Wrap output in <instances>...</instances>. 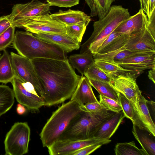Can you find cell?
I'll use <instances>...</instances> for the list:
<instances>
[{"instance_id": "cell-1", "label": "cell", "mask_w": 155, "mask_h": 155, "mask_svg": "<svg viewBox=\"0 0 155 155\" xmlns=\"http://www.w3.org/2000/svg\"><path fill=\"white\" fill-rule=\"evenodd\" d=\"M31 61L43 89L45 106L58 104L71 98L81 77L68 59L38 58Z\"/></svg>"}, {"instance_id": "cell-2", "label": "cell", "mask_w": 155, "mask_h": 155, "mask_svg": "<svg viewBox=\"0 0 155 155\" xmlns=\"http://www.w3.org/2000/svg\"><path fill=\"white\" fill-rule=\"evenodd\" d=\"M12 45L19 55L31 60L38 58L63 60L68 59L65 52L59 46L27 31H17Z\"/></svg>"}, {"instance_id": "cell-3", "label": "cell", "mask_w": 155, "mask_h": 155, "mask_svg": "<svg viewBox=\"0 0 155 155\" xmlns=\"http://www.w3.org/2000/svg\"><path fill=\"white\" fill-rule=\"evenodd\" d=\"M82 110L74 100H70L59 107L53 112L40 133L43 146L48 148L58 140L72 120Z\"/></svg>"}, {"instance_id": "cell-4", "label": "cell", "mask_w": 155, "mask_h": 155, "mask_svg": "<svg viewBox=\"0 0 155 155\" xmlns=\"http://www.w3.org/2000/svg\"><path fill=\"white\" fill-rule=\"evenodd\" d=\"M130 16L128 9L120 5L111 6L103 18L94 22L93 31L89 38L81 45L80 53H95L106 38L122 21Z\"/></svg>"}, {"instance_id": "cell-5", "label": "cell", "mask_w": 155, "mask_h": 155, "mask_svg": "<svg viewBox=\"0 0 155 155\" xmlns=\"http://www.w3.org/2000/svg\"><path fill=\"white\" fill-rule=\"evenodd\" d=\"M115 113L105 109L94 112L83 110L72 120L58 140H83L94 137L102 124Z\"/></svg>"}, {"instance_id": "cell-6", "label": "cell", "mask_w": 155, "mask_h": 155, "mask_svg": "<svg viewBox=\"0 0 155 155\" xmlns=\"http://www.w3.org/2000/svg\"><path fill=\"white\" fill-rule=\"evenodd\" d=\"M30 136V129L27 122L15 123L6 135L5 154L22 155L27 153Z\"/></svg>"}, {"instance_id": "cell-7", "label": "cell", "mask_w": 155, "mask_h": 155, "mask_svg": "<svg viewBox=\"0 0 155 155\" xmlns=\"http://www.w3.org/2000/svg\"><path fill=\"white\" fill-rule=\"evenodd\" d=\"M50 5L38 0H32L28 3L14 5L8 18L12 25L23 27L31 19L38 16L49 13Z\"/></svg>"}, {"instance_id": "cell-8", "label": "cell", "mask_w": 155, "mask_h": 155, "mask_svg": "<svg viewBox=\"0 0 155 155\" xmlns=\"http://www.w3.org/2000/svg\"><path fill=\"white\" fill-rule=\"evenodd\" d=\"M10 55L15 75L25 82L31 83L43 99V89L31 60L12 52Z\"/></svg>"}, {"instance_id": "cell-9", "label": "cell", "mask_w": 155, "mask_h": 155, "mask_svg": "<svg viewBox=\"0 0 155 155\" xmlns=\"http://www.w3.org/2000/svg\"><path fill=\"white\" fill-rule=\"evenodd\" d=\"M22 28L34 34H66V25L52 18L49 13L32 18Z\"/></svg>"}, {"instance_id": "cell-10", "label": "cell", "mask_w": 155, "mask_h": 155, "mask_svg": "<svg viewBox=\"0 0 155 155\" xmlns=\"http://www.w3.org/2000/svg\"><path fill=\"white\" fill-rule=\"evenodd\" d=\"M137 77L134 74L126 72L113 78L112 83L110 84L127 98L133 106L142 95L136 82Z\"/></svg>"}, {"instance_id": "cell-11", "label": "cell", "mask_w": 155, "mask_h": 155, "mask_svg": "<svg viewBox=\"0 0 155 155\" xmlns=\"http://www.w3.org/2000/svg\"><path fill=\"white\" fill-rule=\"evenodd\" d=\"M22 81L15 75L11 82L15 97L17 101L24 106L31 112L34 113L45 106L43 99L39 95L27 90L22 84Z\"/></svg>"}, {"instance_id": "cell-12", "label": "cell", "mask_w": 155, "mask_h": 155, "mask_svg": "<svg viewBox=\"0 0 155 155\" xmlns=\"http://www.w3.org/2000/svg\"><path fill=\"white\" fill-rule=\"evenodd\" d=\"M116 63L138 77L145 70L155 68V53H137Z\"/></svg>"}, {"instance_id": "cell-13", "label": "cell", "mask_w": 155, "mask_h": 155, "mask_svg": "<svg viewBox=\"0 0 155 155\" xmlns=\"http://www.w3.org/2000/svg\"><path fill=\"white\" fill-rule=\"evenodd\" d=\"M126 46L136 53H155V38L145 27L131 33Z\"/></svg>"}, {"instance_id": "cell-14", "label": "cell", "mask_w": 155, "mask_h": 155, "mask_svg": "<svg viewBox=\"0 0 155 155\" xmlns=\"http://www.w3.org/2000/svg\"><path fill=\"white\" fill-rule=\"evenodd\" d=\"M106 140L94 137L83 140H58L48 148V152L50 155H71L80 149Z\"/></svg>"}, {"instance_id": "cell-15", "label": "cell", "mask_w": 155, "mask_h": 155, "mask_svg": "<svg viewBox=\"0 0 155 155\" xmlns=\"http://www.w3.org/2000/svg\"><path fill=\"white\" fill-rule=\"evenodd\" d=\"M148 101L141 96L133 106L134 114L131 121L140 129L146 130L155 137V125L148 107Z\"/></svg>"}, {"instance_id": "cell-16", "label": "cell", "mask_w": 155, "mask_h": 155, "mask_svg": "<svg viewBox=\"0 0 155 155\" xmlns=\"http://www.w3.org/2000/svg\"><path fill=\"white\" fill-rule=\"evenodd\" d=\"M130 35L121 34L103 49L92 54L94 60L113 62L114 56L126 49V45Z\"/></svg>"}, {"instance_id": "cell-17", "label": "cell", "mask_w": 155, "mask_h": 155, "mask_svg": "<svg viewBox=\"0 0 155 155\" xmlns=\"http://www.w3.org/2000/svg\"><path fill=\"white\" fill-rule=\"evenodd\" d=\"M148 18L140 8L136 14L121 22L114 31L122 34H129L146 27Z\"/></svg>"}, {"instance_id": "cell-18", "label": "cell", "mask_w": 155, "mask_h": 155, "mask_svg": "<svg viewBox=\"0 0 155 155\" xmlns=\"http://www.w3.org/2000/svg\"><path fill=\"white\" fill-rule=\"evenodd\" d=\"M91 86L88 78L85 76H81L70 100L75 101L81 106L88 103L99 102Z\"/></svg>"}, {"instance_id": "cell-19", "label": "cell", "mask_w": 155, "mask_h": 155, "mask_svg": "<svg viewBox=\"0 0 155 155\" xmlns=\"http://www.w3.org/2000/svg\"><path fill=\"white\" fill-rule=\"evenodd\" d=\"M52 18L65 25L83 24L88 25L91 21V16L79 10L69 9L60 10L50 15Z\"/></svg>"}, {"instance_id": "cell-20", "label": "cell", "mask_w": 155, "mask_h": 155, "mask_svg": "<svg viewBox=\"0 0 155 155\" xmlns=\"http://www.w3.org/2000/svg\"><path fill=\"white\" fill-rule=\"evenodd\" d=\"M34 35L45 41L58 46L65 53L77 50L80 47V43L72 39L66 34L62 35L38 33L34 34Z\"/></svg>"}, {"instance_id": "cell-21", "label": "cell", "mask_w": 155, "mask_h": 155, "mask_svg": "<svg viewBox=\"0 0 155 155\" xmlns=\"http://www.w3.org/2000/svg\"><path fill=\"white\" fill-rule=\"evenodd\" d=\"M125 117L122 110L115 112L102 124L94 137L102 139H110Z\"/></svg>"}, {"instance_id": "cell-22", "label": "cell", "mask_w": 155, "mask_h": 155, "mask_svg": "<svg viewBox=\"0 0 155 155\" xmlns=\"http://www.w3.org/2000/svg\"><path fill=\"white\" fill-rule=\"evenodd\" d=\"M132 132L146 155H155V136L133 124Z\"/></svg>"}, {"instance_id": "cell-23", "label": "cell", "mask_w": 155, "mask_h": 155, "mask_svg": "<svg viewBox=\"0 0 155 155\" xmlns=\"http://www.w3.org/2000/svg\"><path fill=\"white\" fill-rule=\"evenodd\" d=\"M68 59L73 68L76 69L82 76L94 61L93 54L90 52L71 55Z\"/></svg>"}, {"instance_id": "cell-24", "label": "cell", "mask_w": 155, "mask_h": 155, "mask_svg": "<svg viewBox=\"0 0 155 155\" xmlns=\"http://www.w3.org/2000/svg\"><path fill=\"white\" fill-rule=\"evenodd\" d=\"M10 55L5 50L0 58V83H11L15 77Z\"/></svg>"}, {"instance_id": "cell-25", "label": "cell", "mask_w": 155, "mask_h": 155, "mask_svg": "<svg viewBox=\"0 0 155 155\" xmlns=\"http://www.w3.org/2000/svg\"><path fill=\"white\" fill-rule=\"evenodd\" d=\"M115 0H85L89 7L90 16H97L99 19L104 17L108 13L112 3Z\"/></svg>"}, {"instance_id": "cell-26", "label": "cell", "mask_w": 155, "mask_h": 155, "mask_svg": "<svg viewBox=\"0 0 155 155\" xmlns=\"http://www.w3.org/2000/svg\"><path fill=\"white\" fill-rule=\"evenodd\" d=\"M14 102L13 90L8 86L0 85V117L11 108Z\"/></svg>"}, {"instance_id": "cell-27", "label": "cell", "mask_w": 155, "mask_h": 155, "mask_svg": "<svg viewBox=\"0 0 155 155\" xmlns=\"http://www.w3.org/2000/svg\"><path fill=\"white\" fill-rule=\"evenodd\" d=\"M89 79L91 85L96 89L100 95L119 102V92L109 83L101 81Z\"/></svg>"}, {"instance_id": "cell-28", "label": "cell", "mask_w": 155, "mask_h": 155, "mask_svg": "<svg viewBox=\"0 0 155 155\" xmlns=\"http://www.w3.org/2000/svg\"><path fill=\"white\" fill-rule=\"evenodd\" d=\"M94 64L102 71L112 78L126 72L130 71L125 69L118 64L101 60H94Z\"/></svg>"}, {"instance_id": "cell-29", "label": "cell", "mask_w": 155, "mask_h": 155, "mask_svg": "<svg viewBox=\"0 0 155 155\" xmlns=\"http://www.w3.org/2000/svg\"><path fill=\"white\" fill-rule=\"evenodd\" d=\"M114 150L116 155H146L142 149H140L136 146L134 141L118 143Z\"/></svg>"}, {"instance_id": "cell-30", "label": "cell", "mask_w": 155, "mask_h": 155, "mask_svg": "<svg viewBox=\"0 0 155 155\" xmlns=\"http://www.w3.org/2000/svg\"><path fill=\"white\" fill-rule=\"evenodd\" d=\"M84 75L89 79L105 81L111 84L113 78L107 75L94 63L85 72Z\"/></svg>"}, {"instance_id": "cell-31", "label": "cell", "mask_w": 155, "mask_h": 155, "mask_svg": "<svg viewBox=\"0 0 155 155\" xmlns=\"http://www.w3.org/2000/svg\"><path fill=\"white\" fill-rule=\"evenodd\" d=\"M87 26L83 24L66 25V34L74 40L81 43Z\"/></svg>"}, {"instance_id": "cell-32", "label": "cell", "mask_w": 155, "mask_h": 155, "mask_svg": "<svg viewBox=\"0 0 155 155\" xmlns=\"http://www.w3.org/2000/svg\"><path fill=\"white\" fill-rule=\"evenodd\" d=\"M15 27L11 25L0 35V51H4L12 43Z\"/></svg>"}, {"instance_id": "cell-33", "label": "cell", "mask_w": 155, "mask_h": 155, "mask_svg": "<svg viewBox=\"0 0 155 155\" xmlns=\"http://www.w3.org/2000/svg\"><path fill=\"white\" fill-rule=\"evenodd\" d=\"M99 98V103L107 110L114 112L122 110L119 102L101 95H100Z\"/></svg>"}, {"instance_id": "cell-34", "label": "cell", "mask_w": 155, "mask_h": 155, "mask_svg": "<svg viewBox=\"0 0 155 155\" xmlns=\"http://www.w3.org/2000/svg\"><path fill=\"white\" fill-rule=\"evenodd\" d=\"M119 102L125 117L131 121L134 114V107L130 101L123 94L119 92Z\"/></svg>"}, {"instance_id": "cell-35", "label": "cell", "mask_w": 155, "mask_h": 155, "mask_svg": "<svg viewBox=\"0 0 155 155\" xmlns=\"http://www.w3.org/2000/svg\"><path fill=\"white\" fill-rule=\"evenodd\" d=\"M111 141V140L107 139L103 141L87 146L74 152L71 155H89L101 147L103 145L108 144Z\"/></svg>"}, {"instance_id": "cell-36", "label": "cell", "mask_w": 155, "mask_h": 155, "mask_svg": "<svg viewBox=\"0 0 155 155\" xmlns=\"http://www.w3.org/2000/svg\"><path fill=\"white\" fill-rule=\"evenodd\" d=\"M50 6L69 8L79 4V0H46Z\"/></svg>"}, {"instance_id": "cell-37", "label": "cell", "mask_w": 155, "mask_h": 155, "mask_svg": "<svg viewBox=\"0 0 155 155\" xmlns=\"http://www.w3.org/2000/svg\"><path fill=\"white\" fill-rule=\"evenodd\" d=\"M81 107L82 110L88 112H96L104 109L99 102L88 103Z\"/></svg>"}, {"instance_id": "cell-38", "label": "cell", "mask_w": 155, "mask_h": 155, "mask_svg": "<svg viewBox=\"0 0 155 155\" xmlns=\"http://www.w3.org/2000/svg\"><path fill=\"white\" fill-rule=\"evenodd\" d=\"M121 34L116 32L114 30L106 38L100 46L98 48L96 52L103 49Z\"/></svg>"}, {"instance_id": "cell-39", "label": "cell", "mask_w": 155, "mask_h": 155, "mask_svg": "<svg viewBox=\"0 0 155 155\" xmlns=\"http://www.w3.org/2000/svg\"><path fill=\"white\" fill-rule=\"evenodd\" d=\"M137 53L134 52L129 49H126L117 53L113 58L114 63L126 58Z\"/></svg>"}, {"instance_id": "cell-40", "label": "cell", "mask_w": 155, "mask_h": 155, "mask_svg": "<svg viewBox=\"0 0 155 155\" xmlns=\"http://www.w3.org/2000/svg\"><path fill=\"white\" fill-rule=\"evenodd\" d=\"M146 28L150 32L153 37L155 38V9L150 17L148 18Z\"/></svg>"}, {"instance_id": "cell-41", "label": "cell", "mask_w": 155, "mask_h": 155, "mask_svg": "<svg viewBox=\"0 0 155 155\" xmlns=\"http://www.w3.org/2000/svg\"><path fill=\"white\" fill-rule=\"evenodd\" d=\"M11 25L8 15L0 17V35Z\"/></svg>"}, {"instance_id": "cell-42", "label": "cell", "mask_w": 155, "mask_h": 155, "mask_svg": "<svg viewBox=\"0 0 155 155\" xmlns=\"http://www.w3.org/2000/svg\"><path fill=\"white\" fill-rule=\"evenodd\" d=\"M149 0H139L141 8L145 13L147 16L148 15V5Z\"/></svg>"}, {"instance_id": "cell-43", "label": "cell", "mask_w": 155, "mask_h": 155, "mask_svg": "<svg viewBox=\"0 0 155 155\" xmlns=\"http://www.w3.org/2000/svg\"><path fill=\"white\" fill-rule=\"evenodd\" d=\"M155 0H149L148 5V18L151 15L153 10L155 9Z\"/></svg>"}, {"instance_id": "cell-44", "label": "cell", "mask_w": 155, "mask_h": 155, "mask_svg": "<svg viewBox=\"0 0 155 155\" xmlns=\"http://www.w3.org/2000/svg\"><path fill=\"white\" fill-rule=\"evenodd\" d=\"M26 111V110L24 106L20 103L18 104L16 108V111L18 114L22 115L24 114Z\"/></svg>"}, {"instance_id": "cell-45", "label": "cell", "mask_w": 155, "mask_h": 155, "mask_svg": "<svg viewBox=\"0 0 155 155\" xmlns=\"http://www.w3.org/2000/svg\"><path fill=\"white\" fill-rule=\"evenodd\" d=\"M148 77L155 84V68L150 69L148 71Z\"/></svg>"}, {"instance_id": "cell-46", "label": "cell", "mask_w": 155, "mask_h": 155, "mask_svg": "<svg viewBox=\"0 0 155 155\" xmlns=\"http://www.w3.org/2000/svg\"><path fill=\"white\" fill-rule=\"evenodd\" d=\"M0 57H1V54L0 53Z\"/></svg>"}]
</instances>
